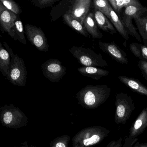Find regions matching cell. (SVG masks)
I'll use <instances>...</instances> for the list:
<instances>
[{"label":"cell","mask_w":147,"mask_h":147,"mask_svg":"<svg viewBox=\"0 0 147 147\" xmlns=\"http://www.w3.org/2000/svg\"><path fill=\"white\" fill-rule=\"evenodd\" d=\"M109 19L112 23V24L113 25L117 31L125 40H128L129 38V34L126 31L121 19L115 12L111 6L110 8V18Z\"/></svg>","instance_id":"18"},{"label":"cell","mask_w":147,"mask_h":147,"mask_svg":"<svg viewBox=\"0 0 147 147\" xmlns=\"http://www.w3.org/2000/svg\"><path fill=\"white\" fill-rule=\"evenodd\" d=\"M78 72L83 76L89 77L98 80L104 76L109 75V71L96 67H82L78 68Z\"/></svg>","instance_id":"15"},{"label":"cell","mask_w":147,"mask_h":147,"mask_svg":"<svg viewBox=\"0 0 147 147\" xmlns=\"http://www.w3.org/2000/svg\"><path fill=\"white\" fill-rule=\"evenodd\" d=\"M137 29L142 37L144 45H147V7H143L134 17Z\"/></svg>","instance_id":"12"},{"label":"cell","mask_w":147,"mask_h":147,"mask_svg":"<svg viewBox=\"0 0 147 147\" xmlns=\"http://www.w3.org/2000/svg\"><path fill=\"white\" fill-rule=\"evenodd\" d=\"M13 39L19 41L21 43L26 45L27 43L24 31V26L22 21L18 17L16 20L13 29Z\"/></svg>","instance_id":"22"},{"label":"cell","mask_w":147,"mask_h":147,"mask_svg":"<svg viewBox=\"0 0 147 147\" xmlns=\"http://www.w3.org/2000/svg\"><path fill=\"white\" fill-rule=\"evenodd\" d=\"M63 18L64 23L72 29H74L84 36L86 37L89 36V34L87 31L85 26L79 20L76 19L67 13L63 14Z\"/></svg>","instance_id":"20"},{"label":"cell","mask_w":147,"mask_h":147,"mask_svg":"<svg viewBox=\"0 0 147 147\" xmlns=\"http://www.w3.org/2000/svg\"><path fill=\"white\" fill-rule=\"evenodd\" d=\"M69 52L84 67H106L108 65L102 55L97 54L88 48L74 46L69 49Z\"/></svg>","instance_id":"1"},{"label":"cell","mask_w":147,"mask_h":147,"mask_svg":"<svg viewBox=\"0 0 147 147\" xmlns=\"http://www.w3.org/2000/svg\"><path fill=\"white\" fill-rule=\"evenodd\" d=\"M11 58L9 81L15 86H24L26 83L27 75L24 61L18 55L12 56Z\"/></svg>","instance_id":"4"},{"label":"cell","mask_w":147,"mask_h":147,"mask_svg":"<svg viewBox=\"0 0 147 147\" xmlns=\"http://www.w3.org/2000/svg\"><path fill=\"white\" fill-rule=\"evenodd\" d=\"M92 0H75L72 1L67 13L83 24L86 17L89 13Z\"/></svg>","instance_id":"8"},{"label":"cell","mask_w":147,"mask_h":147,"mask_svg":"<svg viewBox=\"0 0 147 147\" xmlns=\"http://www.w3.org/2000/svg\"><path fill=\"white\" fill-rule=\"evenodd\" d=\"M11 55L8 51L0 42V71L3 75L10 80V68L11 65Z\"/></svg>","instance_id":"17"},{"label":"cell","mask_w":147,"mask_h":147,"mask_svg":"<svg viewBox=\"0 0 147 147\" xmlns=\"http://www.w3.org/2000/svg\"><path fill=\"white\" fill-rule=\"evenodd\" d=\"M138 65L144 77L147 80V61L140 60Z\"/></svg>","instance_id":"26"},{"label":"cell","mask_w":147,"mask_h":147,"mask_svg":"<svg viewBox=\"0 0 147 147\" xmlns=\"http://www.w3.org/2000/svg\"><path fill=\"white\" fill-rule=\"evenodd\" d=\"M58 1L59 0H31L32 5L40 8L52 7L56 2Z\"/></svg>","instance_id":"25"},{"label":"cell","mask_w":147,"mask_h":147,"mask_svg":"<svg viewBox=\"0 0 147 147\" xmlns=\"http://www.w3.org/2000/svg\"><path fill=\"white\" fill-rule=\"evenodd\" d=\"M82 92L85 104L89 106H94L100 105L109 98L111 88L105 85L87 86Z\"/></svg>","instance_id":"3"},{"label":"cell","mask_w":147,"mask_h":147,"mask_svg":"<svg viewBox=\"0 0 147 147\" xmlns=\"http://www.w3.org/2000/svg\"><path fill=\"white\" fill-rule=\"evenodd\" d=\"M94 19L100 29L111 35L116 34L117 32L109 19L102 13L97 10H94Z\"/></svg>","instance_id":"13"},{"label":"cell","mask_w":147,"mask_h":147,"mask_svg":"<svg viewBox=\"0 0 147 147\" xmlns=\"http://www.w3.org/2000/svg\"><path fill=\"white\" fill-rule=\"evenodd\" d=\"M111 6L120 18V13L123 8L131 6L142 7L141 3L137 0H108Z\"/></svg>","instance_id":"19"},{"label":"cell","mask_w":147,"mask_h":147,"mask_svg":"<svg viewBox=\"0 0 147 147\" xmlns=\"http://www.w3.org/2000/svg\"><path fill=\"white\" fill-rule=\"evenodd\" d=\"M26 35L29 42L38 50L43 52L49 51L47 38L42 30L40 27L26 24L25 25Z\"/></svg>","instance_id":"5"},{"label":"cell","mask_w":147,"mask_h":147,"mask_svg":"<svg viewBox=\"0 0 147 147\" xmlns=\"http://www.w3.org/2000/svg\"><path fill=\"white\" fill-rule=\"evenodd\" d=\"M18 17L14 13L7 10L0 2V24L3 31L13 38L14 25Z\"/></svg>","instance_id":"9"},{"label":"cell","mask_w":147,"mask_h":147,"mask_svg":"<svg viewBox=\"0 0 147 147\" xmlns=\"http://www.w3.org/2000/svg\"><path fill=\"white\" fill-rule=\"evenodd\" d=\"M143 7V6L138 7L134 6L128 7L124 8L123 11H121L122 15L120 16V19L128 34L133 36L139 42H142V39L140 34L138 32L137 29L133 24L132 20L134 19L135 15L139 13Z\"/></svg>","instance_id":"7"},{"label":"cell","mask_w":147,"mask_h":147,"mask_svg":"<svg viewBox=\"0 0 147 147\" xmlns=\"http://www.w3.org/2000/svg\"><path fill=\"white\" fill-rule=\"evenodd\" d=\"M13 115L10 112H7L5 113L4 116V122L6 124L10 123L12 121Z\"/></svg>","instance_id":"28"},{"label":"cell","mask_w":147,"mask_h":147,"mask_svg":"<svg viewBox=\"0 0 147 147\" xmlns=\"http://www.w3.org/2000/svg\"><path fill=\"white\" fill-rule=\"evenodd\" d=\"M98 46L102 51L108 54L119 63L121 64L129 63L125 52L121 50L114 42L107 43L100 41Z\"/></svg>","instance_id":"10"},{"label":"cell","mask_w":147,"mask_h":147,"mask_svg":"<svg viewBox=\"0 0 147 147\" xmlns=\"http://www.w3.org/2000/svg\"><path fill=\"white\" fill-rule=\"evenodd\" d=\"M123 138H120L117 140H113L107 144L106 147H122Z\"/></svg>","instance_id":"27"},{"label":"cell","mask_w":147,"mask_h":147,"mask_svg":"<svg viewBox=\"0 0 147 147\" xmlns=\"http://www.w3.org/2000/svg\"><path fill=\"white\" fill-rule=\"evenodd\" d=\"M131 53L140 60H147V46L137 43L132 42L129 45Z\"/></svg>","instance_id":"21"},{"label":"cell","mask_w":147,"mask_h":147,"mask_svg":"<svg viewBox=\"0 0 147 147\" xmlns=\"http://www.w3.org/2000/svg\"><path fill=\"white\" fill-rule=\"evenodd\" d=\"M42 69L44 76L53 82L61 80L67 71V68L57 59H49L43 63Z\"/></svg>","instance_id":"6"},{"label":"cell","mask_w":147,"mask_h":147,"mask_svg":"<svg viewBox=\"0 0 147 147\" xmlns=\"http://www.w3.org/2000/svg\"><path fill=\"white\" fill-rule=\"evenodd\" d=\"M0 2H1L7 10L17 15H19L22 13V9L19 5L13 0H0Z\"/></svg>","instance_id":"24"},{"label":"cell","mask_w":147,"mask_h":147,"mask_svg":"<svg viewBox=\"0 0 147 147\" xmlns=\"http://www.w3.org/2000/svg\"><path fill=\"white\" fill-rule=\"evenodd\" d=\"M115 106V123L118 125L125 124L135 108L133 99L125 93H119L116 95Z\"/></svg>","instance_id":"2"},{"label":"cell","mask_w":147,"mask_h":147,"mask_svg":"<svg viewBox=\"0 0 147 147\" xmlns=\"http://www.w3.org/2000/svg\"><path fill=\"white\" fill-rule=\"evenodd\" d=\"M132 147H147V142L144 143L136 142Z\"/></svg>","instance_id":"29"},{"label":"cell","mask_w":147,"mask_h":147,"mask_svg":"<svg viewBox=\"0 0 147 147\" xmlns=\"http://www.w3.org/2000/svg\"><path fill=\"white\" fill-rule=\"evenodd\" d=\"M83 25L85 26L88 34H90L94 39H101L103 38V34L98 28L97 23L92 12H90L87 15L84 22Z\"/></svg>","instance_id":"14"},{"label":"cell","mask_w":147,"mask_h":147,"mask_svg":"<svg viewBox=\"0 0 147 147\" xmlns=\"http://www.w3.org/2000/svg\"><path fill=\"white\" fill-rule=\"evenodd\" d=\"M56 147H66L65 144H64L62 143H58L57 144H56Z\"/></svg>","instance_id":"30"},{"label":"cell","mask_w":147,"mask_h":147,"mask_svg":"<svg viewBox=\"0 0 147 147\" xmlns=\"http://www.w3.org/2000/svg\"><path fill=\"white\" fill-rule=\"evenodd\" d=\"M93 2L94 10L99 11L108 19L110 18V8L111 7L107 0H94Z\"/></svg>","instance_id":"23"},{"label":"cell","mask_w":147,"mask_h":147,"mask_svg":"<svg viewBox=\"0 0 147 147\" xmlns=\"http://www.w3.org/2000/svg\"><path fill=\"white\" fill-rule=\"evenodd\" d=\"M119 80L134 92L147 96V87L138 80L125 76H119Z\"/></svg>","instance_id":"16"},{"label":"cell","mask_w":147,"mask_h":147,"mask_svg":"<svg viewBox=\"0 0 147 147\" xmlns=\"http://www.w3.org/2000/svg\"><path fill=\"white\" fill-rule=\"evenodd\" d=\"M147 127V106L142 111L130 128L127 140L131 141L137 138Z\"/></svg>","instance_id":"11"}]
</instances>
